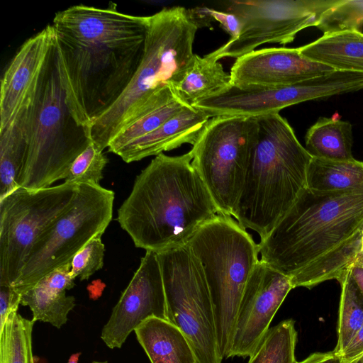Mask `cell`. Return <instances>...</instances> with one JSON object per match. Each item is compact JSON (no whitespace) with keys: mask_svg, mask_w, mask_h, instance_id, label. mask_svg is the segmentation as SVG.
Returning <instances> with one entry per match:
<instances>
[{"mask_svg":"<svg viewBox=\"0 0 363 363\" xmlns=\"http://www.w3.org/2000/svg\"><path fill=\"white\" fill-rule=\"evenodd\" d=\"M363 186L345 191L306 188L258 244L261 260L293 288L340 283L362 251Z\"/></svg>","mask_w":363,"mask_h":363,"instance_id":"6da1fadb","label":"cell"},{"mask_svg":"<svg viewBox=\"0 0 363 363\" xmlns=\"http://www.w3.org/2000/svg\"><path fill=\"white\" fill-rule=\"evenodd\" d=\"M189 152L161 153L136 177L117 220L137 247L160 252L184 246L218 209Z\"/></svg>","mask_w":363,"mask_h":363,"instance_id":"7a4b0ae2","label":"cell"},{"mask_svg":"<svg viewBox=\"0 0 363 363\" xmlns=\"http://www.w3.org/2000/svg\"><path fill=\"white\" fill-rule=\"evenodd\" d=\"M198 27L182 6L164 8L148 16L143 55L122 95L88 128L101 151L125 127L177 98L174 91L194 60Z\"/></svg>","mask_w":363,"mask_h":363,"instance_id":"3957f363","label":"cell"},{"mask_svg":"<svg viewBox=\"0 0 363 363\" xmlns=\"http://www.w3.org/2000/svg\"><path fill=\"white\" fill-rule=\"evenodd\" d=\"M255 117L257 139L234 218L244 228L257 233L262 240L307 187L313 156L279 113Z\"/></svg>","mask_w":363,"mask_h":363,"instance_id":"277c9868","label":"cell"},{"mask_svg":"<svg viewBox=\"0 0 363 363\" xmlns=\"http://www.w3.org/2000/svg\"><path fill=\"white\" fill-rule=\"evenodd\" d=\"M144 43L84 44L55 33V65L67 105L79 125L87 130L122 95L140 62Z\"/></svg>","mask_w":363,"mask_h":363,"instance_id":"5b68a950","label":"cell"},{"mask_svg":"<svg viewBox=\"0 0 363 363\" xmlns=\"http://www.w3.org/2000/svg\"><path fill=\"white\" fill-rule=\"evenodd\" d=\"M188 245L200 262L214 310L221 357L230 349L240 303L259 262V245L232 216L218 213L203 224Z\"/></svg>","mask_w":363,"mask_h":363,"instance_id":"8992f818","label":"cell"},{"mask_svg":"<svg viewBox=\"0 0 363 363\" xmlns=\"http://www.w3.org/2000/svg\"><path fill=\"white\" fill-rule=\"evenodd\" d=\"M90 142L87 130L76 122L67 105L54 50L27 138L20 187L44 189L65 179L71 164Z\"/></svg>","mask_w":363,"mask_h":363,"instance_id":"52a82bcc","label":"cell"},{"mask_svg":"<svg viewBox=\"0 0 363 363\" xmlns=\"http://www.w3.org/2000/svg\"><path fill=\"white\" fill-rule=\"evenodd\" d=\"M115 194L99 184H80L67 208L40 235L19 277L13 284L20 295L55 269L72 261L113 216Z\"/></svg>","mask_w":363,"mask_h":363,"instance_id":"ba28073f","label":"cell"},{"mask_svg":"<svg viewBox=\"0 0 363 363\" xmlns=\"http://www.w3.org/2000/svg\"><path fill=\"white\" fill-rule=\"evenodd\" d=\"M257 133L255 116H219L208 121L192 145L191 164L218 213L234 217Z\"/></svg>","mask_w":363,"mask_h":363,"instance_id":"9c48e42d","label":"cell"},{"mask_svg":"<svg viewBox=\"0 0 363 363\" xmlns=\"http://www.w3.org/2000/svg\"><path fill=\"white\" fill-rule=\"evenodd\" d=\"M157 255L169 321L189 342L196 363H221L213 306L200 262L188 244Z\"/></svg>","mask_w":363,"mask_h":363,"instance_id":"30bf717a","label":"cell"},{"mask_svg":"<svg viewBox=\"0 0 363 363\" xmlns=\"http://www.w3.org/2000/svg\"><path fill=\"white\" fill-rule=\"evenodd\" d=\"M79 184L18 187L0 199V286H13L40 235L69 205Z\"/></svg>","mask_w":363,"mask_h":363,"instance_id":"8fae6325","label":"cell"},{"mask_svg":"<svg viewBox=\"0 0 363 363\" xmlns=\"http://www.w3.org/2000/svg\"><path fill=\"white\" fill-rule=\"evenodd\" d=\"M339 1H230L227 12L239 20V35L209 54L217 60L226 57L238 59L264 43H291L301 30L316 26L324 12Z\"/></svg>","mask_w":363,"mask_h":363,"instance_id":"7c38bea8","label":"cell"},{"mask_svg":"<svg viewBox=\"0 0 363 363\" xmlns=\"http://www.w3.org/2000/svg\"><path fill=\"white\" fill-rule=\"evenodd\" d=\"M363 89L360 73L335 71L281 87L245 86L232 84L192 107L209 118L219 116H259L279 113L288 106L310 100Z\"/></svg>","mask_w":363,"mask_h":363,"instance_id":"4fadbf2b","label":"cell"},{"mask_svg":"<svg viewBox=\"0 0 363 363\" xmlns=\"http://www.w3.org/2000/svg\"><path fill=\"white\" fill-rule=\"evenodd\" d=\"M292 289L287 276L259 260L246 284L226 358L254 354Z\"/></svg>","mask_w":363,"mask_h":363,"instance_id":"5bb4252c","label":"cell"},{"mask_svg":"<svg viewBox=\"0 0 363 363\" xmlns=\"http://www.w3.org/2000/svg\"><path fill=\"white\" fill-rule=\"evenodd\" d=\"M169 321L166 296L156 252L146 251L140 264L104 325L101 338L111 348H121L128 335L145 319Z\"/></svg>","mask_w":363,"mask_h":363,"instance_id":"9a60e30c","label":"cell"},{"mask_svg":"<svg viewBox=\"0 0 363 363\" xmlns=\"http://www.w3.org/2000/svg\"><path fill=\"white\" fill-rule=\"evenodd\" d=\"M52 26L77 43L123 46L145 42L148 16L121 13L112 1L105 9L79 4L56 13Z\"/></svg>","mask_w":363,"mask_h":363,"instance_id":"2e32d148","label":"cell"},{"mask_svg":"<svg viewBox=\"0 0 363 363\" xmlns=\"http://www.w3.org/2000/svg\"><path fill=\"white\" fill-rule=\"evenodd\" d=\"M52 24L27 39L6 67L1 79L0 130L13 119L40 84L55 50Z\"/></svg>","mask_w":363,"mask_h":363,"instance_id":"e0dca14e","label":"cell"},{"mask_svg":"<svg viewBox=\"0 0 363 363\" xmlns=\"http://www.w3.org/2000/svg\"><path fill=\"white\" fill-rule=\"evenodd\" d=\"M330 67L302 55L298 48L253 50L236 60L230 70L233 85L281 87L333 72Z\"/></svg>","mask_w":363,"mask_h":363,"instance_id":"ac0fdd59","label":"cell"},{"mask_svg":"<svg viewBox=\"0 0 363 363\" xmlns=\"http://www.w3.org/2000/svg\"><path fill=\"white\" fill-rule=\"evenodd\" d=\"M209 118L203 111L186 106L154 131L128 143L115 154L130 163L157 156L185 143L193 145Z\"/></svg>","mask_w":363,"mask_h":363,"instance_id":"d6986e66","label":"cell"},{"mask_svg":"<svg viewBox=\"0 0 363 363\" xmlns=\"http://www.w3.org/2000/svg\"><path fill=\"white\" fill-rule=\"evenodd\" d=\"M35 114L33 105L28 103L0 130V199L20 187L27 138Z\"/></svg>","mask_w":363,"mask_h":363,"instance_id":"ffe728a7","label":"cell"},{"mask_svg":"<svg viewBox=\"0 0 363 363\" xmlns=\"http://www.w3.org/2000/svg\"><path fill=\"white\" fill-rule=\"evenodd\" d=\"M134 331L151 363H196L189 342L169 321L150 317Z\"/></svg>","mask_w":363,"mask_h":363,"instance_id":"44dd1931","label":"cell"},{"mask_svg":"<svg viewBox=\"0 0 363 363\" xmlns=\"http://www.w3.org/2000/svg\"><path fill=\"white\" fill-rule=\"evenodd\" d=\"M301 54L335 71L363 74V33L348 30L323 35L298 48Z\"/></svg>","mask_w":363,"mask_h":363,"instance_id":"7402d4cb","label":"cell"},{"mask_svg":"<svg viewBox=\"0 0 363 363\" xmlns=\"http://www.w3.org/2000/svg\"><path fill=\"white\" fill-rule=\"evenodd\" d=\"M231 84L230 74L223 69L218 60L210 54L203 57L195 54L191 66L174 94L185 105L192 107Z\"/></svg>","mask_w":363,"mask_h":363,"instance_id":"603a6c76","label":"cell"},{"mask_svg":"<svg viewBox=\"0 0 363 363\" xmlns=\"http://www.w3.org/2000/svg\"><path fill=\"white\" fill-rule=\"evenodd\" d=\"M352 125L339 115L321 117L308 130L305 148L313 156L330 160L353 159Z\"/></svg>","mask_w":363,"mask_h":363,"instance_id":"cb8c5ba5","label":"cell"},{"mask_svg":"<svg viewBox=\"0 0 363 363\" xmlns=\"http://www.w3.org/2000/svg\"><path fill=\"white\" fill-rule=\"evenodd\" d=\"M363 186V162L313 157L309 164L306 186L318 191H345Z\"/></svg>","mask_w":363,"mask_h":363,"instance_id":"d4e9b609","label":"cell"},{"mask_svg":"<svg viewBox=\"0 0 363 363\" xmlns=\"http://www.w3.org/2000/svg\"><path fill=\"white\" fill-rule=\"evenodd\" d=\"M65 291L41 279L22 294L20 305L30 308L34 323L40 320L59 329L66 324L69 313L75 306L74 297L66 296Z\"/></svg>","mask_w":363,"mask_h":363,"instance_id":"484cf974","label":"cell"},{"mask_svg":"<svg viewBox=\"0 0 363 363\" xmlns=\"http://www.w3.org/2000/svg\"><path fill=\"white\" fill-rule=\"evenodd\" d=\"M18 309L9 311L0 329V363H35L32 347L35 323L21 316Z\"/></svg>","mask_w":363,"mask_h":363,"instance_id":"4316f807","label":"cell"},{"mask_svg":"<svg viewBox=\"0 0 363 363\" xmlns=\"http://www.w3.org/2000/svg\"><path fill=\"white\" fill-rule=\"evenodd\" d=\"M297 331L292 319L269 329L248 363H296Z\"/></svg>","mask_w":363,"mask_h":363,"instance_id":"83f0119b","label":"cell"},{"mask_svg":"<svg viewBox=\"0 0 363 363\" xmlns=\"http://www.w3.org/2000/svg\"><path fill=\"white\" fill-rule=\"evenodd\" d=\"M342 292L337 323V342L333 350L340 355L351 338L363 325V295L350 269L340 283Z\"/></svg>","mask_w":363,"mask_h":363,"instance_id":"f1b7e54d","label":"cell"},{"mask_svg":"<svg viewBox=\"0 0 363 363\" xmlns=\"http://www.w3.org/2000/svg\"><path fill=\"white\" fill-rule=\"evenodd\" d=\"M186 106H188L185 105L179 99L175 98L158 108L143 116L115 136L108 147V151L115 154L116 151L128 143L154 131Z\"/></svg>","mask_w":363,"mask_h":363,"instance_id":"f546056e","label":"cell"},{"mask_svg":"<svg viewBox=\"0 0 363 363\" xmlns=\"http://www.w3.org/2000/svg\"><path fill=\"white\" fill-rule=\"evenodd\" d=\"M323 35L363 28V0H340L320 18L316 26Z\"/></svg>","mask_w":363,"mask_h":363,"instance_id":"4dcf8cb0","label":"cell"},{"mask_svg":"<svg viewBox=\"0 0 363 363\" xmlns=\"http://www.w3.org/2000/svg\"><path fill=\"white\" fill-rule=\"evenodd\" d=\"M108 159L91 142L71 164L65 182L69 184H99Z\"/></svg>","mask_w":363,"mask_h":363,"instance_id":"1f68e13d","label":"cell"},{"mask_svg":"<svg viewBox=\"0 0 363 363\" xmlns=\"http://www.w3.org/2000/svg\"><path fill=\"white\" fill-rule=\"evenodd\" d=\"M101 235L94 237L71 261V272L80 280H86L104 266V245Z\"/></svg>","mask_w":363,"mask_h":363,"instance_id":"d6a6232c","label":"cell"},{"mask_svg":"<svg viewBox=\"0 0 363 363\" xmlns=\"http://www.w3.org/2000/svg\"><path fill=\"white\" fill-rule=\"evenodd\" d=\"M363 355V325L339 355L343 363H351Z\"/></svg>","mask_w":363,"mask_h":363,"instance_id":"836d02e7","label":"cell"},{"mask_svg":"<svg viewBox=\"0 0 363 363\" xmlns=\"http://www.w3.org/2000/svg\"><path fill=\"white\" fill-rule=\"evenodd\" d=\"M210 13L213 19L220 23L222 28L230 35V40L238 38L240 33V24L238 18L228 12L218 11L210 9Z\"/></svg>","mask_w":363,"mask_h":363,"instance_id":"e575fe53","label":"cell"},{"mask_svg":"<svg viewBox=\"0 0 363 363\" xmlns=\"http://www.w3.org/2000/svg\"><path fill=\"white\" fill-rule=\"evenodd\" d=\"M296 363H343L339 355L334 351L314 352L306 359Z\"/></svg>","mask_w":363,"mask_h":363,"instance_id":"d590c367","label":"cell"},{"mask_svg":"<svg viewBox=\"0 0 363 363\" xmlns=\"http://www.w3.org/2000/svg\"><path fill=\"white\" fill-rule=\"evenodd\" d=\"M187 10L190 18L197 26L198 28L210 26L211 22L213 20L210 13V9L195 8Z\"/></svg>","mask_w":363,"mask_h":363,"instance_id":"8d00e7d4","label":"cell"},{"mask_svg":"<svg viewBox=\"0 0 363 363\" xmlns=\"http://www.w3.org/2000/svg\"><path fill=\"white\" fill-rule=\"evenodd\" d=\"M350 274L363 295V266L353 264L350 267Z\"/></svg>","mask_w":363,"mask_h":363,"instance_id":"74e56055","label":"cell"},{"mask_svg":"<svg viewBox=\"0 0 363 363\" xmlns=\"http://www.w3.org/2000/svg\"><path fill=\"white\" fill-rule=\"evenodd\" d=\"M353 264L363 266V250L361 251L357 256L356 259Z\"/></svg>","mask_w":363,"mask_h":363,"instance_id":"f35d334b","label":"cell"},{"mask_svg":"<svg viewBox=\"0 0 363 363\" xmlns=\"http://www.w3.org/2000/svg\"><path fill=\"white\" fill-rule=\"evenodd\" d=\"M79 355L80 353H77L72 355L69 358L68 363H77Z\"/></svg>","mask_w":363,"mask_h":363,"instance_id":"ab89813d","label":"cell"},{"mask_svg":"<svg viewBox=\"0 0 363 363\" xmlns=\"http://www.w3.org/2000/svg\"><path fill=\"white\" fill-rule=\"evenodd\" d=\"M91 363H108V362H106V361H104V362L94 361V362H92Z\"/></svg>","mask_w":363,"mask_h":363,"instance_id":"60d3db41","label":"cell"},{"mask_svg":"<svg viewBox=\"0 0 363 363\" xmlns=\"http://www.w3.org/2000/svg\"><path fill=\"white\" fill-rule=\"evenodd\" d=\"M363 250V232H362V251Z\"/></svg>","mask_w":363,"mask_h":363,"instance_id":"b9f144b4","label":"cell"}]
</instances>
